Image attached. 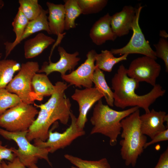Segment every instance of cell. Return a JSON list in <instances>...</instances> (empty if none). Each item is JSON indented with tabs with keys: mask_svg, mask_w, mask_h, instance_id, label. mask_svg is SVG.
Here are the masks:
<instances>
[{
	"mask_svg": "<svg viewBox=\"0 0 168 168\" xmlns=\"http://www.w3.org/2000/svg\"><path fill=\"white\" fill-rule=\"evenodd\" d=\"M103 97V94L95 87L75 90L71 98L77 102L79 105V114L76 123L80 129H84L87 121V114L90 110Z\"/></svg>",
	"mask_w": 168,
	"mask_h": 168,
	"instance_id": "obj_12",
	"label": "cell"
},
{
	"mask_svg": "<svg viewBox=\"0 0 168 168\" xmlns=\"http://www.w3.org/2000/svg\"><path fill=\"white\" fill-rule=\"evenodd\" d=\"M48 11L44 9L40 14L35 19L29 21L24 33L20 39L16 42L7 41L4 43L5 49V58L10 54L14 48L22 40L32 35L41 31H45L51 34L48 21Z\"/></svg>",
	"mask_w": 168,
	"mask_h": 168,
	"instance_id": "obj_17",
	"label": "cell"
},
{
	"mask_svg": "<svg viewBox=\"0 0 168 168\" xmlns=\"http://www.w3.org/2000/svg\"><path fill=\"white\" fill-rule=\"evenodd\" d=\"M55 42L52 37L43 33L26 41L24 45V56L26 59L35 57L40 54L49 45Z\"/></svg>",
	"mask_w": 168,
	"mask_h": 168,
	"instance_id": "obj_19",
	"label": "cell"
},
{
	"mask_svg": "<svg viewBox=\"0 0 168 168\" xmlns=\"http://www.w3.org/2000/svg\"><path fill=\"white\" fill-rule=\"evenodd\" d=\"M29 21L18 8V11L12 23L13 30L16 38L13 43L17 41L22 35Z\"/></svg>",
	"mask_w": 168,
	"mask_h": 168,
	"instance_id": "obj_29",
	"label": "cell"
},
{
	"mask_svg": "<svg viewBox=\"0 0 168 168\" xmlns=\"http://www.w3.org/2000/svg\"><path fill=\"white\" fill-rule=\"evenodd\" d=\"M154 168H168V149L161 154L158 162Z\"/></svg>",
	"mask_w": 168,
	"mask_h": 168,
	"instance_id": "obj_33",
	"label": "cell"
},
{
	"mask_svg": "<svg viewBox=\"0 0 168 168\" xmlns=\"http://www.w3.org/2000/svg\"><path fill=\"white\" fill-rule=\"evenodd\" d=\"M46 5L48 8V21L51 34L57 36V41L54 46L61 42L65 34V10L63 4H55L47 2Z\"/></svg>",
	"mask_w": 168,
	"mask_h": 168,
	"instance_id": "obj_16",
	"label": "cell"
},
{
	"mask_svg": "<svg viewBox=\"0 0 168 168\" xmlns=\"http://www.w3.org/2000/svg\"><path fill=\"white\" fill-rule=\"evenodd\" d=\"M82 14L88 15L98 13L106 6L107 0H77Z\"/></svg>",
	"mask_w": 168,
	"mask_h": 168,
	"instance_id": "obj_27",
	"label": "cell"
},
{
	"mask_svg": "<svg viewBox=\"0 0 168 168\" xmlns=\"http://www.w3.org/2000/svg\"><path fill=\"white\" fill-rule=\"evenodd\" d=\"M19 8L29 21L37 18L43 9L38 0H19Z\"/></svg>",
	"mask_w": 168,
	"mask_h": 168,
	"instance_id": "obj_26",
	"label": "cell"
},
{
	"mask_svg": "<svg viewBox=\"0 0 168 168\" xmlns=\"http://www.w3.org/2000/svg\"><path fill=\"white\" fill-rule=\"evenodd\" d=\"M161 70V65L156 60L144 56L132 61L127 68V73L129 77L138 82H145L153 86Z\"/></svg>",
	"mask_w": 168,
	"mask_h": 168,
	"instance_id": "obj_10",
	"label": "cell"
},
{
	"mask_svg": "<svg viewBox=\"0 0 168 168\" xmlns=\"http://www.w3.org/2000/svg\"><path fill=\"white\" fill-rule=\"evenodd\" d=\"M21 66L16 61L12 59H0V89L6 88L14 73L19 71Z\"/></svg>",
	"mask_w": 168,
	"mask_h": 168,
	"instance_id": "obj_22",
	"label": "cell"
},
{
	"mask_svg": "<svg viewBox=\"0 0 168 168\" xmlns=\"http://www.w3.org/2000/svg\"><path fill=\"white\" fill-rule=\"evenodd\" d=\"M139 109L134 107L122 111H117L104 104L101 99L95 105L90 119L93 126L90 134H103L109 138L111 146H115L121 133V121Z\"/></svg>",
	"mask_w": 168,
	"mask_h": 168,
	"instance_id": "obj_4",
	"label": "cell"
},
{
	"mask_svg": "<svg viewBox=\"0 0 168 168\" xmlns=\"http://www.w3.org/2000/svg\"><path fill=\"white\" fill-rule=\"evenodd\" d=\"M93 82L95 84V87L103 95L108 105L114 106L113 92L108 85L103 71L97 68L93 73Z\"/></svg>",
	"mask_w": 168,
	"mask_h": 168,
	"instance_id": "obj_23",
	"label": "cell"
},
{
	"mask_svg": "<svg viewBox=\"0 0 168 168\" xmlns=\"http://www.w3.org/2000/svg\"><path fill=\"white\" fill-rule=\"evenodd\" d=\"M4 5V2L2 0H0V10L3 7Z\"/></svg>",
	"mask_w": 168,
	"mask_h": 168,
	"instance_id": "obj_36",
	"label": "cell"
},
{
	"mask_svg": "<svg viewBox=\"0 0 168 168\" xmlns=\"http://www.w3.org/2000/svg\"><path fill=\"white\" fill-rule=\"evenodd\" d=\"M21 102L16 95L9 92L6 88L0 89V115Z\"/></svg>",
	"mask_w": 168,
	"mask_h": 168,
	"instance_id": "obj_28",
	"label": "cell"
},
{
	"mask_svg": "<svg viewBox=\"0 0 168 168\" xmlns=\"http://www.w3.org/2000/svg\"><path fill=\"white\" fill-rule=\"evenodd\" d=\"M27 168H39L36 164H33L28 167Z\"/></svg>",
	"mask_w": 168,
	"mask_h": 168,
	"instance_id": "obj_37",
	"label": "cell"
},
{
	"mask_svg": "<svg viewBox=\"0 0 168 168\" xmlns=\"http://www.w3.org/2000/svg\"><path fill=\"white\" fill-rule=\"evenodd\" d=\"M128 55L124 54L119 57H116L110 51L102 50L100 53H97L96 55L95 65L96 68L102 71L110 72L116 64L126 60Z\"/></svg>",
	"mask_w": 168,
	"mask_h": 168,
	"instance_id": "obj_20",
	"label": "cell"
},
{
	"mask_svg": "<svg viewBox=\"0 0 168 168\" xmlns=\"http://www.w3.org/2000/svg\"><path fill=\"white\" fill-rule=\"evenodd\" d=\"M140 128L142 133L152 139L158 133L167 129L164 125L168 122V114L164 111L154 109L140 115Z\"/></svg>",
	"mask_w": 168,
	"mask_h": 168,
	"instance_id": "obj_14",
	"label": "cell"
},
{
	"mask_svg": "<svg viewBox=\"0 0 168 168\" xmlns=\"http://www.w3.org/2000/svg\"><path fill=\"white\" fill-rule=\"evenodd\" d=\"M39 69L37 62L30 61L22 63L18 73L5 88L16 95L25 103L31 104L35 100L41 101L34 92L32 85L33 78Z\"/></svg>",
	"mask_w": 168,
	"mask_h": 168,
	"instance_id": "obj_6",
	"label": "cell"
},
{
	"mask_svg": "<svg viewBox=\"0 0 168 168\" xmlns=\"http://www.w3.org/2000/svg\"><path fill=\"white\" fill-rule=\"evenodd\" d=\"M70 118L71 123L69 126L62 133L53 132L54 128L49 130L47 139L43 141L38 139H34V145L42 148H49V153H53L60 149H63L69 145L77 138L85 134L84 129H80L76 123L77 119L71 111Z\"/></svg>",
	"mask_w": 168,
	"mask_h": 168,
	"instance_id": "obj_9",
	"label": "cell"
},
{
	"mask_svg": "<svg viewBox=\"0 0 168 168\" xmlns=\"http://www.w3.org/2000/svg\"><path fill=\"white\" fill-rule=\"evenodd\" d=\"M159 36L161 38L166 39L168 37V35L164 30H161L159 33Z\"/></svg>",
	"mask_w": 168,
	"mask_h": 168,
	"instance_id": "obj_35",
	"label": "cell"
},
{
	"mask_svg": "<svg viewBox=\"0 0 168 168\" xmlns=\"http://www.w3.org/2000/svg\"><path fill=\"white\" fill-rule=\"evenodd\" d=\"M0 168H3L1 162H0Z\"/></svg>",
	"mask_w": 168,
	"mask_h": 168,
	"instance_id": "obj_38",
	"label": "cell"
},
{
	"mask_svg": "<svg viewBox=\"0 0 168 168\" xmlns=\"http://www.w3.org/2000/svg\"><path fill=\"white\" fill-rule=\"evenodd\" d=\"M155 48V53L156 57L163 61L166 71L168 72V42L166 39L161 38L158 43L154 44Z\"/></svg>",
	"mask_w": 168,
	"mask_h": 168,
	"instance_id": "obj_30",
	"label": "cell"
},
{
	"mask_svg": "<svg viewBox=\"0 0 168 168\" xmlns=\"http://www.w3.org/2000/svg\"><path fill=\"white\" fill-rule=\"evenodd\" d=\"M140 115L139 109L121 121L120 154L127 166H135L147 142V137L141 129Z\"/></svg>",
	"mask_w": 168,
	"mask_h": 168,
	"instance_id": "obj_3",
	"label": "cell"
},
{
	"mask_svg": "<svg viewBox=\"0 0 168 168\" xmlns=\"http://www.w3.org/2000/svg\"><path fill=\"white\" fill-rule=\"evenodd\" d=\"M135 14L136 8L131 5H126L121 11L111 16V27L117 37L126 35L132 30Z\"/></svg>",
	"mask_w": 168,
	"mask_h": 168,
	"instance_id": "obj_15",
	"label": "cell"
},
{
	"mask_svg": "<svg viewBox=\"0 0 168 168\" xmlns=\"http://www.w3.org/2000/svg\"><path fill=\"white\" fill-rule=\"evenodd\" d=\"M143 7L141 4L136 8L135 16L133 21L132 30L133 35L128 42L124 47L118 49H112L110 51L114 54H139L157 59L155 51L151 47L142 31L139 24L141 11Z\"/></svg>",
	"mask_w": 168,
	"mask_h": 168,
	"instance_id": "obj_8",
	"label": "cell"
},
{
	"mask_svg": "<svg viewBox=\"0 0 168 168\" xmlns=\"http://www.w3.org/2000/svg\"><path fill=\"white\" fill-rule=\"evenodd\" d=\"M28 130L10 132L0 127V135L7 140L14 141L18 148H14L13 153L27 167L36 164L39 159H44L52 166L49 158V148H42L31 144L26 138Z\"/></svg>",
	"mask_w": 168,
	"mask_h": 168,
	"instance_id": "obj_5",
	"label": "cell"
},
{
	"mask_svg": "<svg viewBox=\"0 0 168 168\" xmlns=\"http://www.w3.org/2000/svg\"><path fill=\"white\" fill-rule=\"evenodd\" d=\"M111 83V89L114 91V106L123 109L128 107H137L148 113L150 111V106L166 92L160 85L156 84L148 93L138 95L135 90L139 87V82L128 76L127 68L123 64L119 66Z\"/></svg>",
	"mask_w": 168,
	"mask_h": 168,
	"instance_id": "obj_2",
	"label": "cell"
},
{
	"mask_svg": "<svg viewBox=\"0 0 168 168\" xmlns=\"http://www.w3.org/2000/svg\"><path fill=\"white\" fill-rule=\"evenodd\" d=\"M65 10V30H68L76 27L75 20L82 12L77 0H64Z\"/></svg>",
	"mask_w": 168,
	"mask_h": 168,
	"instance_id": "obj_24",
	"label": "cell"
},
{
	"mask_svg": "<svg viewBox=\"0 0 168 168\" xmlns=\"http://www.w3.org/2000/svg\"><path fill=\"white\" fill-rule=\"evenodd\" d=\"M54 90L47 102L40 105L34 103V106L40 109L38 116L28 130L26 136L30 142L35 139L46 141L49 136L50 126L59 120L67 124L70 118L71 104L65 91L67 84L58 81L54 85Z\"/></svg>",
	"mask_w": 168,
	"mask_h": 168,
	"instance_id": "obj_1",
	"label": "cell"
},
{
	"mask_svg": "<svg viewBox=\"0 0 168 168\" xmlns=\"http://www.w3.org/2000/svg\"><path fill=\"white\" fill-rule=\"evenodd\" d=\"M111 17L109 13H106L97 21L91 27L89 36L96 45H100L108 40L114 41L117 37L111 27Z\"/></svg>",
	"mask_w": 168,
	"mask_h": 168,
	"instance_id": "obj_18",
	"label": "cell"
},
{
	"mask_svg": "<svg viewBox=\"0 0 168 168\" xmlns=\"http://www.w3.org/2000/svg\"><path fill=\"white\" fill-rule=\"evenodd\" d=\"M14 148H9L3 146L2 141H0V162L3 160L12 162L16 156L13 153Z\"/></svg>",
	"mask_w": 168,
	"mask_h": 168,
	"instance_id": "obj_31",
	"label": "cell"
},
{
	"mask_svg": "<svg viewBox=\"0 0 168 168\" xmlns=\"http://www.w3.org/2000/svg\"><path fill=\"white\" fill-rule=\"evenodd\" d=\"M2 54L1 53H0V59L2 57Z\"/></svg>",
	"mask_w": 168,
	"mask_h": 168,
	"instance_id": "obj_40",
	"label": "cell"
},
{
	"mask_svg": "<svg viewBox=\"0 0 168 168\" xmlns=\"http://www.w3.org/2000/svg\"><path fill=\"white\" fill-rule=\"evenodd\" d=\"M64 157L78 168H111L105 158L98 161H93L83 160L68 154L64 155Z\"/></svg>",
	"mask_w": 168,
	"mask_h": 168,
	"instance_id": "obj_25",
	"label": "cell"
},
{
	"mask_svg": "<svg viewBox=\"0 0 168 168\" xmlns=\"http://www.w3.org/2000/svg\"><path fill=\"white\" fill-rule=\"evenodd\" d=\"M1 163L3 168H26V166L17 157L12 162L9 161L7 163L2 160Z\"/></svg>",
	"mask_w": 168,
	"mask_h": 168,
	"instance_id": "obj_34",
	"label": "cell"
},
{
	"mask_svg": "<svg viewBox=\"0 0 168 168\" xmlns=\"http://www.w3.org/2000/svg\"><path fill=\"white\" fill-rule=\"evenodd\" d=\"M168 140V129H166L155 136L152 140L147 142L144 147V149L148 146L157 142Z\"/></svg>",
	"mask_w": 168,
	"mask_h": 168,
	"instance_id": "obj_32",
	"label": "cell"
},
{
	"mask_svg": "<svg viewBox=\"0 0 168 168\" xmlns=\"http://www.w3.org/2000/svg\"><path fill=\"white\" fill-rule=\"evenodd\" d=\"M38 112L35 106L22 101L0 115V127L10 132L27 131Z\"/></svg>",
	"mask_w": 168,
	"mask_h": 168,
	"instance_id": "obj_7",
	"label": "cell"
},
{
	"mask_svg": "<svg viewBox=\"0 0 168 168\" xmlns=\"http://www.w3.org/2000/svg\"><path fill=\"white\" fill-rule=\"evenodd\" d=\"M71 168H78L75 166H72L71 167Z\"/></svg>",
	"mask_w": 168,
	"mask_h": 168,
	"instance_id": "obj_39",
	"label": "cell"
},
{
	"mask_svg": "<svg viewBox=\"0 0 168 168\" xmlns=\"http://www.w3.org/2000/svg\"><path fill=\"white\" fill-rule=\"evenodd\" d=\"M96 52L92 49L88 52L86 58L76 70L61 76L62 79L76 87L85 88L92 87L93 75L96 68L95 65Z\"/></svg>",
	"mask_w": 168,
	"mask_h": 168,
	"instance_id": "obj_11",
	"label": "cell"
},
{
	"mask_svg": "<svg viewBox=\"0 0 168 168\" xmlns=\"http://www.w3.org/2000/svg\"><path fill=\"white\" fill-rule=\"evenodd\" d=\"M58 50L60 56L59 59L55 63L52 62L50 59L49 62L44 63L37 73L44 72L47 76L53 72H58L61 76L66 74V72L73 71L78 64L81 58L78 57L79 55L76 51L72 54L68 53L64 49L59 46Z\"/></svg>",
	"mask_w": 168,
	"mask_h": 168,
	"instance_id": "obj_13",
	"label": "cell"
},
{
	"mask_svg": "<svg viewBox=\"0 0 168 168\" xmlns=\"http://www.w3.org/2000/svg\"><path fill=\"white\" fill-rule=\"evenodd\" d=\"M34 92L42 100L44 97L51 96L54 90V85L45 74L36 73L32 82Z\"/></svg>",
	"mask_w": 168,
	"mask_h": 168,
	"instance_id": "obj_21",
	"label": "cell"
}]
</instances>
